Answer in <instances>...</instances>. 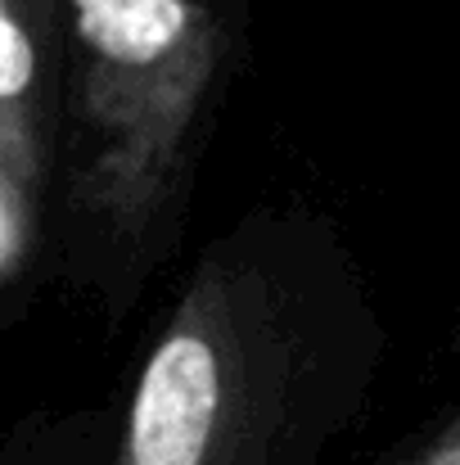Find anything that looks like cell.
<instances>
[{"mask_svg": "<svg viewBox=\"0 0 460 465\" xmlns=\"http://www.w3.org/2000/svg\"><path fill=\"white\" fill-rule=\"evenodd\" d=\"M285 348L258 272L203 258L141 366L113 465H276Z\"/></svg>", "mask_w": 460, "mask_h": 465, "instance_id": "1", "label": "cell"}, {"mask_svg": "<svg viewBox=\"0 0 460 465\" xmlns=\"http://www.w3.org/2000/svg\"><path fill=\"white\" fill-rule=\"evenodd\" d=\"M82 100L95 132L86 185L122 226L167 194L217 64V27L194 0H73Z\"/></svg>", "mask_w": 460, "mask_h": 465, "instance_id": "2", "label": "cell"}, {"mask_svg": "<svg viewBox=\"0 0 460 465\" xmlns=\"http://www.w3.org/2000/svg\"><path fill=\"white\" fill-rule=\"evenodd\" d=\"M36 86V41L0 0V136L9 145L14 167L27 163V132H23V100Z\"/></svg>", "mask_w": 460, "mask_h": 465, "instance_id": "3", "label": "cell"}, {"mask_svg": "<svg viewBox=\"0 0 460 465\" xmlns=\"http://www.w3.org/2000/svg\"><path fill=\"white\" fill-rule=\"evenodd\" d=\"M23 240H27V226H23V208H18V194H14V185L5 181V172H0V276L18 262V253H23Z\"/></svg>", "mask_w": 460, "mask_h": 465, "instance_id": "4", "label": "cell"}, {"mask_svg": "<svg viewBox=\"0 0 460 465\" xmlns=\"http://www.w3.org/2000/svg\"><path fill=\"white\" fill-rule=\"evenodd\" d=\"M411 465H460V420L429 448V452H420Z\"/></svg>", "mask_w": 460, "mask_h": 465, "instance_id": "5", "label": "cell"}]
</instances>
